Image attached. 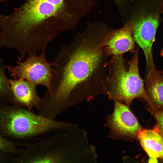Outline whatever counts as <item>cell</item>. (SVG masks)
I'll use <instances>...</instances> for the list:
<instances>
[{"label":"cell","instance_id":"obj_10","mask_svg":"<svg viewBox=\"0 0 163 163\" xmlns=\"http://www.w3.org/2000/svg\"><path fill=\"white\" fill-rule=\"evenodd\" d=\"M13 97L10 102L31 110L38 108L41 101L35 84L22 79H9Z\"/></svg>","mask_w":163,"mask_h":163},{"label":"cell","instance_id":"obj_7","mask_svg":"<svg viewBox=\"0 0 163 163\" xmlns=\"http://www.w3.org/2000/svg\"><path fill=\"white\" fill-rule=\"evenodd\" d=\"M46 49L42 50L39 55L36 53L27 55L24 61H19L16 66H6L11 76L14 79L25 80L37 86H44L46 91H49L51 87L53 63L47 60Z\"/></svg>","mask_w":163,"mask_h":163},{"label":"cell","instance_id":"obj_20","mask_svg":"<svg viewBox=\"0 0 163 163\" xmlns=\"http://www.w3.org/2000/svg\"><path fill=\"white\" fill-rule=\"evenodd\" d=\"M161 14L163 15V0H161Z\"/></svg>","mask_w":163,"mask_h":163},{"label":"cell","instance_id":"obj_15","mask_svg":"<svg viewBox=\"0 0 163 163\" xmlns=\"http://www.w3.org/2000/svg\"><path fill=\"white\" fill-rule=\"evenodd\" d=\"M117 8L121 19L124 23L127 19L130 0H111Z\"/></svg>","mask_w":163,"mask_h":163},{"label":"cell","instance_id":"obj_2","mask_svg":"<svg viewBox=\"0 0 163 163\" xmlns=\"http://www.w3.org/2000/svg\"><path fill=\"white\" fill-rule=\"evenodd\" d=\"M95 0H27L0 26L5 43L22 55L36 53L62 33L74 31Z\"/></svg>","mask_w":163,"mask_h":163},{"label":"cell","instance_id":"obj_14","mask_svg":"<svg viewBox=\"0 0 163 163\" xmlns=\"http://www.w3.org/2000/svg\"><path fill=\"white\" fill-rule=\"evenodd\" d=\"M19 145H22L14 142L0 135V150L13 153L19 156L23 150L17 148Z\"/></svg>","mask_w":163,"mask_h":163},{"label":"cell","instance_id":"obj_19","mask_svg":"<svg viewBox=\"0 0 163 163\" xmlns=\"http://www.w3.org/2000/svg\"><path fill=\"white\" fill-rule=\"evenodd\" d=\"M6 16L1 15H0V25L5 20Z\"/></svg>","mask_w":163,"mask_h":163},{"label":"cell","instance_id":"obj_16","mask_svg":"<svg viewBox=\"0 0 163 163\" xmlns=\"http://www.w3.org/2000/svg\"><path fill=\"white\" fill-rule=\"evenodd\" d=\"M19 163L18 156L14 154L0 150V163Z\"/></svg>","mask_w":163,"mask_h":163},{"label":"cell","instance_id":"obj_21","mask_svg":"<svg viewBox=\"0 0 163 163\" xmlns=\"http://www.w3.org/2000/svg\"><path fill=\"white\" fill-rule=\"evenodd\" d=\"M160 55L161 56H163V49L160 51Z\"/></svg>","mask_w":163,"mask_h":163},{"label":"cell","instance_id":"obj_8","mask_svg":"<svg viewBox=\"0 0 163 163\" xmlns=\"http://www.w3.org/2000/svg\"><path fill=\"white\" fill-rule=\"evenodd\" d=\"M126 104L115 101L113 111L108 119L111 133L123 139H136L143 129Z\"/></svg>","mask_w":163,"mask_h":163},{"label":"cell","instance_id":"obj_22","mask_svg":"<svg viewBox=\"0 0 163 163\" xmlns=\"http://www.w3.org/2000/svg\"><path fill=\"white\" fill-rule=\"evenodd\" d=\"M10 0H0V3L4 2H6Z\"/></svg>","mask_w":163,"mask_h":163},{"label":"cell","instance_id":"obj_5","mask_svg":"<svg viewBox=\"0 0 163 163\" xmlns=\"http://www.w3.org/2000/svg\"><path fill=\"white\" fill-rule=\"evenodd\" d=\"M139 47H136L129 63L123 54L111 56L108 63L106 94L111 99L124 103L128 106L135 98L148 100L139 73Z\"/></svg>","mask_w":163,"mask_h":163},{"label":"cell","instance_id":"obj_13","mask_svg":"<svg viewBox=\"0 0 163 163\" xmlns=\"http://www.w3.org/2000/svg\"><path fill=\"white\" fill-rule=\"evenodd\" d=\"M9 79L7 77L3 59L0 58V101L9 102L13 96L10 88Z\"/></svg>","mask_w":163,"mask_h":163},{"label":"cell","instance_id":"obj_4","mask_svg":"<svg viewBox=\"0 0 163 163\" xmlns=\"http://www.w3.org/2000/svg\"><path fill=\"white\" fill-rule=\"evenodd\" d=\"M74 123L52 119L11 102L0 101V135L14 142L75 126Z\"/></svg>","mask_w":163,"mask_h":163},{"label":"cell","instance_id":"obj_6","mask_svg":"<svg viewBox=\"0 0 163 163\" xmlns=\"http://www.w3.org/2000/svg\"><path fill=\"white\" fill-rule=\"evenodd\" d=\"M161 1L131 0L128 10L126 21L133 26V38L144 52L147 71L155 66L152 47L160 23Z\"/></svg>","mask_w":163,"mask_h":163},{"label":"cell","instance_id":"obj_12","mask_svg":"<svg viewBox=\"0 0 163 163\" xmlns=\"http://www.w3.org/2000/svg\"><path fill=\"white\" fill-rule=\"evenodd\" d=\"M137 138L149 157L163 159V138L154 129H142Z\"/></svg>","mask_w":163,"mask_h":163},{"label":"cell","instance_id":"obj_9","mask_svg":"<svg viewBox=\"0 0 163 163\" xmlns=\"http://www.w3.org/2000/svg\"><path fill=\"white\" fill-rule=\"evenodd\" d=\"M133 30L132 24L126 21L122 27L115 28L110 34L105 44V50L109 56L133 52L135 45Z\"/></svg>","mask_w":163,"mask_h":163},{"label":"cell","instance_id":"obj_3","mask_svg":"<svg viewBox=\"0 0 163 163\" xmlns=\"http://www.w3.org/2000/svg\"><path fill=\"white\" fill-rule=\"evenodd\" d=\"M53 133L25 144L18 157L19 163H82L91 160L93 149L83 129L77 126Z\"/></svg>","mask_w":163,"mask_h":163},{"label":"cell","instance_id":"obj_17","mask_svg":"<svg viewBox=\"0 0 163 163\" xmlns=\"http://www.w3.org/2000/svg\"><path fill=\"white\" fill-rule=\"evenodd\" d=\"M154 113L157 124L153 129L163 138V110Z\"/></svg>","mask_w":163,"mask_h":163},{"label":"cell","instance_id":"obj_18","mask_svg":"<svg viewBox=\"0 0 163 163\" xmlns=\"http://www.w3.org/2000/svg\"><path fill=\"white\" fill-rule=\"evenodd\" d=\"M148 162L149 163H158V162L157 158L153 157H149Z\"/></svg>","mask_w":163,"mask_h":163},{"label":"cell","instance_id":"obj_23","mask_svg":"<svg viewBox=\"0 0 163 163\" xmlns=\"http://www.w3.org/2000/svg\"><path fill=\"white\" fill-rule=\"evenodd\" d=\"M161 72V73H162V75H163V72Z\"/></svg>","mask_w":163,"mask_h":163},{"label":"cell","instance_id":"obj_1","mask_svg":"<svg viewBox=\"0 0 163 163\" xmlns=\"http://www.w3.org/2000/svg\"><path fill=\"white\" fill-rule=\"evenodd\" d=\"M114 28L100 21L88 22L61 47L52 62L51 89L41 98L43 114L56 119L71 107L106 94L110 56L105 44Z\"/></svg>","mask_w":163,"mask_h":163},{"label":"cell","instance_id":"obj_11","mask_svg":"<svg viewBox=\"0 0 163 163\" xmlns=\"http://www.w3.org/2000/svg\"><path fill=\"white\" fill-rule=\"evenodd\" d=\"M147 73L145 80L147 101L155 113L163 110V75L155 66Z\"/></svg>","mask_w":163,"mask_h":163}]
</instances>
